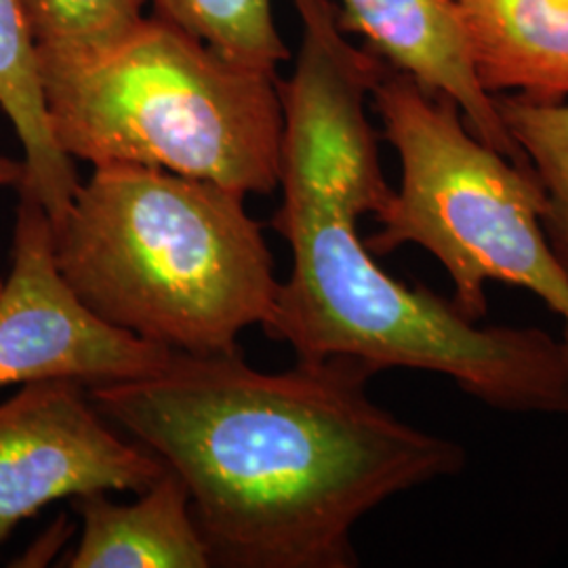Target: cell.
Instances as JSON below:
<instances>
[{
    "label": "cell",
    "mask_w": 568,
    "mask_h": 568,
    "mask_svg": "<svg viewBox=\"0 0 568 568\" xmlns=\"http://www.w3.org/2000/svg\"><path fill=\"white\" fill-rule=\"evenodd\" d=\"M21 178H23V164L13 161V159L0 156V187H4V185L18 187Z\"/></svg>",
    "instance_id": "cell-15"
},
{
    "label": "cell",
    "mask_w": 568,
    "mask_h": 568,
    "mask_svg": "<svg viewBox=\"0 0 568 568\" xmlns=\"http://www.w3.org/2000/svg\"><path fill=\"white\" fill-rule=\"evenodd\" d=\"M166 471L138 440H124L79 379L23 384L0 405V546L21 520L65 497L143 493Z\"/></svg>",
    "instance_id": "cell-7"
},
{
    "label": "cell",
    "mask_w": 568,
    "mask_h": 568,
    "mask_svg": "<svg viewBox=\"0 0 568 568\" xmlns=\"http://www.w3.org/2000/svg\"><path fill=\"white\" fill-rule=\"evenodd\" d=\"M371 100L403 175L375 215L379 232L366 248H426L447 270L450 302L471 323L488 314V283L527 288L562 321L568 356V274L549 246L546 194L532 169L480 142L457 103L389 65Z\"/></svg>",
    "instance_id": "cell-5"
},
{
    "label": "cell",
    "mask_w": 568,
    "mask_h": 568,
    "mask_svg": "<svg viewBox=\"0 0 568 568\" xmlns=\"http://www.w3.org/2000/svg\"><path fill=\"white\" fill-rule=\"evenodd\" d=\"M304 39L278 79L283 201L272 227L291 246L265 333L297 361L354 358L375 373L403 366L445 375L506 413H568V356L535 326H480L443 297L389 276L356 222L389 187L366 116L386 63L345 39L333 0H293Z\"/></svg>",
    "instance_id": "cell-2"
},
{
    "label": "cell",
    "mask_w": 568,
    "mask_h": 568,
    "mask_svg": "<svg viewBox=\"0 0 568 568\" xmlns=\"http://www.w3.org/2000/svg\"><path fill=\"white\" fill-rule=\"evenodd\" d=\"M0 108L13 122L23 148V178L18 190L32 196L51 224H58L81 180L51 129L37 41L23 0H0Z\"/></svg>",
    "instance_id": "cell-11"
},
{
    "label": "cell",
    "mask_w": 568,
    "mask_h": 568,
    "mask_svg": "<svg viewBox=\"0 0 568 568\" xmlns=\"http://www.w3.org/2000/svg\"><path fill=\"white\" fill-rule=\"evenodd\" d=\"M345 34H358L389 68L457 103L467 129L514 163L527 164L495 95L480 84L448 0H335Z\"/></svg>",
    "instance_id": "cell-8"
},
{
    "label": "cell",
    "mask_w": 568,
    "mask_h": 568,
    "mask_svg": "<svg viewBox=\"0 0 568 568\" xmlns=\"http://www.w3.org/2000/svg\"><path fill=\"white\" fill-rule=\"evenodd\" d=\"M53 227L63 281L103 323L183 354L236 352L281 281L243 192L156 166H93Z\"/></svg>",
    "instance_id": "cell-3"
},
{
    "label": "cell",
    "mask_w": 568,
    "mask_h": 568,
    "mask_svg": "<svg viewBox=\"0 0 568 568\" xmlns=\"http://www.w3.org/2000/svg\"><path fill=\"white\" fill-rule=\"evenodd\" d=\"M373 375L354 358L264 373L239 349L173 352L150 375L87 387L182 478L213 567L354 568L363 516L467 466L459 443L377 405Z\"/></svg>",
    "instance_id": "cell-1"
},
{
    "label": "cell",
    "mask_w": 568,
    "mask_h": 568,
    "mask_svg": "<svg viewBox=\"0 0 568 568\" xmlns=\"http://www.w3.org/2000/svg\"><path fill=\"white\" fill-rule=\"evenodd\" d=\"M150 0H23L39 60H79L124 39Z\"/></svg>",
    "instance_id": "cell-14"
},
{
    "label": "cell",
    "mask_w": 568,
    "mask_h": 568,
    "mask_svg": "<svg viewBox=\"0 0 568 568\" xmlns=\"http://www.w3.org/2000/svg\"><path fill=\"white\" fill-rule=\"evenodd\" d=\"M495 105L546 194L544 230L568 274V102L495 95Z\"/></svg>",
    "instance_id": "cell-12"
},
{
    "label": "cell",
    "mask_w": 568,
    "mask_h": 568,
    "mask_svg": "<svg viewBox=\"0 0 568 568\" xmlns=\"http://www.w3.org/2000/svg\"><path fill=\"white\" fill-rule=\"evenodd\" d=\"M72 504L81 514L82 535L68 567H213L187 488L169 467L133 504H114L105 493L81 495Z\"/></svg>",
    "instance_id": "cell-10"
},
{
    "label": "cell",
    "mask_w": 568,
    "mask_h": 568,
    "mask_svg": "<svg viewBox=\"0 0 568 568\" xmlns=\"http://www.w3.org/2000/svg\"><path fill=\"white\" fill-rule=\"evenodd\" d=\"M61 150L93 166H156L246 194L278 187V74L227 60L154 13L79 60H39Z\"/></svg>",
    "instance_id": "cell-4"
},
{
    "label": "cell",
    "mask_w": 568,
    "mask_h": 568,
    "mask_svg": "<svg viewBox=\"0 0 568 568\" xmlns=\"http://www.w3.org/2000/svg\"><path fill=\"white\" fill-rule=\"evenodd\" d=\"M171 354L82 304L55 264L47 211L20 194L11 270L0 283V389L61 377L87 386L129 382L159 371Z\"/></svg>",
    "instance_id": "cell-6"
},
{
    "label": "cell",
    "mask_w": 568,
    "mask_h": 568,
    "mask_svg": "<svg viewBox=\"0 0 568 568\" xmlns=\"http://www.w3.org/2000/svg\"><path fill=\"white\" fill-rule=\"evenodd\" d=\"M490 95L568 102V0H448Z\"/></svg>",
    "instance_id": "cell-9"
},
{
    "label": "cell",
    "mask_w": 568,
    "mask_h": 568,
    "mask_svg": "<svg viewBox=\"0 0 568 568\" xmlns=\"http://www.w3.org/2000/svg\"><path fill=\"white\" fill-rule=\"evenodd\" d=\"M154 13L182 26L227 60L276 74L288 60L272 0H150Z\"/></svg>",
    "instance_id": "cell-13"
}]
</instances>
